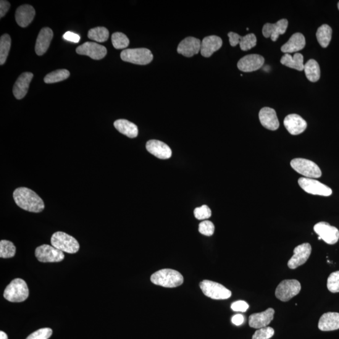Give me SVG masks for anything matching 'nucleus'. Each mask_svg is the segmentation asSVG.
Returning <instances> with one entry per match:
<instances>
[{"label": "nucleus", "instance_id": "nucleus-37", "mask_svg": "<svg viewBox=\"0 0 339 339\" xmlns=\"http://www.w3.org/2000/svg\"><path fill=\"white\" fill-rule=\"evenodd\" d=\"M328 290L332 293L339 292V271L331 273L327 280Z\"/></svg>", "mask_w": 339, "mask_h": 339}, {"label": "nucleus", "instance_id": "nucleus-31", "mask_svg": "<svg viewBox=\"0 0 339 339\" xmlns=\"http://www.w3.org/2000/svg\"><path fill=\"white\" fill-rule=\"evenodd\" d=\"M109 33L106 28L98 27L91 29L88 31V38L98 43H104L109 38Z\"/></svg>", "mask_w": 339, "mask_h": 339}, {"label": "nucleus", "instance_id": "nucleus-5", "mask_svg": "<svg viewBox=\"0 0 339 339\" xmlns=\"http://www.w3.org/2000/svg\"><path fill=\"white\" fill-rule=\"evenodd\" d=\"M123 61L134 64L146 65L154 59L153 54L149 49L145 48L125 49L121 53Z\"/></svg>", "mask_w": 339, "mask_h": 339}, {"label": "nucleus", "instance_id": "nucleus-16", "mask_svg": "<svg viewBox=\"0 0 339 339\" xmlns=\"http://www.w3.org/2000/svg\"><path fill=\"white\" fill-rule=\"evenodd\" d=\"M201 43L202 42L198 39L189 36L178 45V53L186 57H193L201 51Z\"/></svg>", "mask_w": 339, "mask_h": 339}, {"label": "nucleus", "instance_id": "nucleus-4", "mask_svg": "<svg viewBox=\"0 0 339 339\" xmlns=\"http://www.w3.org/2000/svg\"><path fill=\"white\" fill-rule=\"evenodd\" d=\"M51 244L54 248L69 254L77 253L80 248V244L74 238L60 231L52 235Z\"/></svg>", "mask_w": 339, "mask_h": 339}, {"label": "nucleus", "instance_id": "nucleus-33", "mask_svg": "<svg viewBox=\"0 0 339 339\" xmlns=\"http://www.w3.org/2000/svg\"><path fill=\"white\" fill-rule=\"evenodd\" d=\"M70 72L66 69H59L48 73L44 78V82L52 84L67 80L69 77Z\"/></svg>", "mask_w": 339, "mask_h": 339}, {"label": "nucleus", "instance_id": "nucleus-24", "mask_svg": "<svg viewBox=\"0 0 339 339\" xmlns=\"http://www.w3.org/2000/svg\"><path fill=\"white\" fill-rule=\"evenodd\" d=\"M222 46V39L219 36L211 35L206 36L201 43V53L202 56L209 57Z\"/></svg>", "mask_w": 339, "mask_h": 339}, {"label": "nucleus", "instance_id": "nucleus-26", "mask_svg": "<svg viewBox=\"0 0 339 339\" xmlns=\"http://www.w3.org/2000/svg\"><path fill=\"white\" fill-rule=\"evenodd\" d=\"M318 327L322 331H332L339 329V314L328 312L322 315Z\"/></svg>", "mask_w": 339, "mask_h": 339}, {"label": "nucleus", "instance_id": "nucleus-29", "mask_svg": "<svg viewBox=\"0 0 339 339\" xmlns=\"http://www.w3.org/2000/svg\"><path fill=\"white\" fill-rule=\"evenodd\" d=\"M304 70L307 79L311 82H317L320 80V69L316 60L314 59L309 60L304 65Z\"/></svg>", "mask_w": 339, "mask_h": 339}, {"label": "nucleus", "instance_id": "nucleus-9", "mask_svg": "<svg viewBox=\"0 0 339 339\" xmlns=\"http://www.w3.org/2000/svg\"><path fill=\"white\" fill-rule=\"evenodd\" d=\"M299 186L304 191L312 195L328 197L332 195V190L329 186L319 181L306 177L299 178L298 181Z\"/></svg>", "mask_w": 339, "mask_h": 339}, {"label": "nucleus", "instance_id": "nucleus-44", "mask_svg": "<svg viewBox=\"0 0 339 339\" xmlns=\"http://www.w3.org/2000/svg\"><path fill=\"white\" fill-rule=\"evenodd\" d=\"M229 38H230V43L231 46L235 47L240 44L242 36L239 34L234 32L228 33Z\"/></svg>", "mask_w": 339, "mask_h": 339}, {"label": "nucleus", "instance_id": "nucleus-15", "mask_svg": "<svg viewBox=\"0 0 339 339\" xmlns=\"http://www.w3.org/2000/svg\"><path fill=\"white\" fill-rule=\"evenodd\" d=\"M284 125L289 133L292 135H298L304 132L307 127V123L300 116L291 114L284 120Z\"/></svg>", "mask_w": 339, "mask_h": 339}, {"label": "nucleus", "instance_id": "nucleus-12", "mask_svg": "<svg viewBox=\"0 0 339 339\" xmlns=\"http://www.w3.org/2000/svg\"><path fill=\"white\" fill-rule=\"evenodd\" d=\"M293 253V256L288 262V267L291 270L306 263L312 253L311 245L309 243L300 244L294 249Z\"/></svg>", "mask_w": 339, "mask_h": 339}, {"label": "nucleus", "instance_id": "nucleus-20", "mask_svg": "<svg viewBox=\"0 0 339 339\" xmlns=\"http://www.w3.org/2000/svg\"><path fill=\"white\" fill-rule=\"evenodd\" d=\"M147 151L160 159H169L172 156V150L166 143L161 141L152 140L147 142Z\"/></svg>", "mask_w": 339, "mask_h": 339}, {"label": "nucleus", "instance_id": "nucleus-6", "mask_svg": "<svg viewBox=\"0 0 339 339\" xmlns=\"http://www.w3.org/2000/svg\"><path fill=\"white\" fill-rule=\"evenodd\" d=\"M290 165L296 172L306 178H317L322 176L319 167L311 160L298 158L291 160Z\"/></svg>", "mask_w": 339, "mask_h": 339}, {"label": "nucleus", "instance_id": "nucleus-48", "mask_svg": "<svg viewBox=\"0 0 339 339\" xmlns=\"http://www.w3.org/2000/svg\"><path fill=\"white\" fill-rule=\"evenodd\" d=\"M337 6H338V10H339V2L338 3Z\"/></svg>", "mask_w": 339, "mask_h": 339}, {"label": "nucleus", "instance_id": "nucleus-32", "mask_svg": "<svg viewBox=\"0 0 339 339\" xmlns=\"http://www.w3.org/2000/svg\"><path fill=\"white\" fill-rule=\"evenodd\" d=\"M11 47V37L9 34H4L0 39V64L4 65L9 56Z\"/></svg>", "mask_w": 339, "mask_h": 339}, {"label": "nucleus", "instance_id": "nucleus-7", "mask_svg": "<svg viewBox=\"0 0 339 339\" xmlns=\"http://www.w3.org/2000/svg\"><path fill=\"white\" fill-rule=\"evenodd\" d=\"M202 292L205 295L214 299L230 298L232 295L231 291L221 284L210 280H204L200 283Z\"/></svg>", "mask_w": 339, "mask_h": 339}, {"label": "nucleus", "instance_id": "nucleus-43", "mask_svg": "<svg viewBox=\"0 0 339 339\" xmlns=\"http://www.w3.org/2000/svg\"><path fill=\"white\" fill-rule=\"evenodd\" d=\"M63 38L67 41L71 42L73 43H78L80 41V36L75 33L71 32V31H67L64 34Z\"/></svg>", "mask_w": 339, "mask_h": 339}, {"label": "nucleus", "instance_id": "nucleus-2", "mask_svg": "<svg viewBox=\"0 0 339 339\" xmlns=\"http://www.w3.org/2000/svg\"><path fill=\"white\" fill-rule=\"evenodd\" d=\"M151 282L155 285L166 288H175L183 283V276L177 271L163 269L152 275Z\"/></svg>", "mask_w": 339, "mask_h": 339}, {"label": "nucleus", "instance_id": "nucleus-42", "mask_svg": "<svg viewBox=\"0 0 339 339\" xmlns=\"http://www.w3.org/2000/svg\"><path fill=\"white\" fill-rule=\"evenodd\" d=\"M231 307L233 311L245 312L249 309V305L246 302L240 300L234 302Z\"/></svg>", "mask_w": 339, "mask_h": 339}, {"label": "nucleus", "instance_id": "nucleus-10", "mask_svg": "<svg viewBox=\"0 0 339 339\" xmlns=\"http://www.w3.org/2000/svg\"><path fill=\"white\" fill-rule=\"evenodd\" d=\"M35 254L39 261L43 262H60L64 259L62 251L48 244H43L36 248Z\"/></svg>", "mask_w": 339, "mask_h": 339}, {"label": "nucleus", "instance_id": "nucleus-19", "mask_svg": "<svg viewBox=\"0 0 339 339\" xmlns=\"http://www.w3.org/2000/svg\"><path fill=\"white\" fill-rule=\"evenodd\" d=\"M259 118L261 125L268 130L275 131L279 128L280 123L275 109L269 107H263L260 110Z\"/></svg>", "mask_w": 339, "mask_h": 339}, {"label": "nucleus", "instance_id": "nucleus-34", "mask_svg": "<svg viewBox=\"0 0 339 339\" xmlns=\"http://www.w3.org/2000/svg\"><path fill=\"white\" fill-rule=\"evenodd\" d=\"M16 253V248L14 243L7 240L0 241V257L2 258H10Z\"/></svg>", "mask_w": 339, "mask_h": 339}, {"label": "nucleus", "instance_id": "nucleus-22", "mask_svg": "<svg viewBox=\"0 0 339 339\" xmlns=\"http://www.w3.org/2000/svg\"><path fill=\"white\" fill-rule=\"evenodd\" d=\"M35 15V10L29 5H22L18 8L15 14L17 24L21 27H27L32 22Z\"/></svg>", "mask_w": 339, "mask_h": 339}, {"label": "nucleus", "instance_id": "nucleus-14", "mask_svg": "<svg viewBox=\"0 0 339 339\" xmlns=\"http://www.w3.org/2000/svg\"><path fill=\"white\" fill-rule=\"evenodd\" d=\"M264 63L263 57L258 54H250L239 60L238 67L243 72H251L259 69L264 65Z\"/></svg>", "mask_w": 339, "mask_h": 339}, {"label": "nucleus", "instance_id": "nucleus-17", "mask_svg": "<svg viewBox=\"0 0 339 339\" xmlns=\"http://www.w3.org/2000/svg\"><path fill=\"white\" fill-rule=\"evenodd\" d=\"M274 314L275 310L272 308L261 313L252 314L249 318V325L256 329L267 327L272 321Z\"/></svg>", "mask_w": 339, "mask_h": 339}, {"label": "nucleus", "instance_id": "nucleus-45", "mask_svg": "<svg viewBox=\"0 0 339 339\" xmlns=\"http://www.w3.org/2000/svg\"><path fill=\"white\" fill-rule=\"evenodd\" d=\"M10 8V4L9 2L2 0L0 2V17L3 18L7 14Z\"/></svg>", "mask_w": 339, "mask_h": 339}, {"label": "nucleus", "instance_id": "nucleus-25", "mask_svg": "<svg viewBox=\"0 0 339 339\" xmlns=\"http://www.w3.org/2000/svg\"><path fill=\"white\" fill-rule=\"evenodd\" d=\"M306 39L303 34L295 33L291 36L287 43L283 45L281 51L285 54L293 53L301 51L306 46Z\"/></svg>", "mask_w": 339, "mask_h": 339}, {"label": "nucleus", "instance_id": "nucleus-18", "mask_svg": "<svg viewBox=\"0 0 339 339\" xmlns=\"http://www.w3.org/2000/svg\"><path fill=\"white\" fill-rule=\"evenodd\" d=\"M288 25V20L282 19L276 23H266L262 28V34L265 37H271L272 41H277L280 35L285 33Z\"/></svg>", "mask_w": 339, "mask_h": 339}, {"label": "nucleus", "instance_id": "nucleus-46", "mask_svg": "<svg viewBox=\"0 0 339 339\" xmlns=\"http://www.w3.org/2000/svg\"><path fill=\"white\" fill-rule=\"evenodd\" d=\"M231 321H232L233 324L237 326L241 325L243 324L244 318L243 315L241 314L235 315L232 317Z\"/></svg>", "mask_w": 339, "mask_h": 339}, {"label": "nucleus", "instance_id": "nucleus-1", "mask_svg": "<svg viewBox=\"0 0 339 339\" xmlns=\"http://www.w3.org/2000/svg\"><path fill=\"white\" fill-rule=\"evenodd\" d=\"M13 196L16 204L25 211L39 213L45 208L43 200L30 189L20 187L15 189Z\"/></svg>", "mask_w": 339, "mask_h": 339}, {"label": "nucleus", "instance_id": "nucleus-21", "mask_svg": "<svg viewBox=\"0 0 339 339\" xmlns=\"http://www.w3.org/2000/svg\"><path fill=\"white\" fill-rule=\"evenodd\" d=\"M33 78V74L31 72H24L19 76L13 88V93L16 99H22L24 98Z\"/></svg>", "mask_w": 339, "mask_h": 339}, {"label": "nucleus", "instance_id": "nucleus-47", "mask_svg": "<svg viewBox=\"0 0 339 339\" xmlns=\"http://www.w3.org/2000/svg\"><path fill=\"white\" fill-rule=\"evenodd\" d=\"M0 339H9V338H8V335H7V333H5L4 332H3V331H1V332H0Z\"/></svg>", "mask_w": 339, "mask_h": 339}, {"label": "nucleus", "instance_id": "nucleus-28", "mask_svg": "<svg viewBox=\"0 0 339 339\" xmlns=\"http://www.w3.org/2000/svg\"><path fill=\"white\" fill-rule=\"evenodd\" d=\"M281 63L285 66L299 71L304 70V56L299 53L294 54L293 57L290 54H285L280 60Z\"/></svg>", "mask_w": 339, "mask_h": 339}, {"label": "nucleus", "instance_id": "nucleus-30", "mask_svg": "<svg viewBox=\"0 0 339 339\" xmlns=\"http://www.w3.org/2000/svg\"><path fill=\"white\" fill-rule=\"evenodd\" d=\"M332 30L329 25L324 24L318 28L316 36L318 42L323 48H327L332 39Z\"/></svg>", "mask_w": 339, "mask_h": 339}, {"label": "nucleus", "instance_id": "nucleus-36", "mask_svg": "<svg viewBox=\"0 0 339 339\" xmlns=\"http://www.w3.org/2000/svg\"><path fill=\"white\" fill-rule=\"evenodd\" d=\"M257 39L254 33H249L242 36L240 46L242 51H247L256 46Z\"/></svg>", "mask_w": 339, "mask_h": 339}, {"label": "nucleus", "instance_id": "nucleus-23", "mask_svg": "<svg viewBox=\"0 0 339 339\" xmlns=\"http://www.w3.org/2000/svg\"><path fill=\"white\" fill-rule=\"evenodd\" d=\"M53 35V31L51 28L45 27L42 29L35 44V52L38 56H43L46 53L51 44Z\"/></svg>", "mask_w": 339, "mask_h": 339}, {"label": "nucleus", "instance_id": "nucleus-11", "mask_svg": "<svg viewBox=\"0 0 339 339\" xmlns=\"http://www.w3.org/2000/svg\"><path fill=\"white\" fill-rule=\"evenodd\" d=\"M315 232L328 244L337 243L339 240V231L337 228L326 222H320L314 225Z\"/></svg>", "mask_w": 339, "mask_h": 339}, {"label": "nucleus", "instance_id": "nucleus-35", "mask_svg": "<svg viewBox=\"0 0 339 339\" xmlns=\"http://www.w3.org/2000/svg\"><path fill=\"white\" fill-rule=\"evenodd\" d=\"M112 46L117 49H123L127 48L130 44L127 36L124 33L121 32H115L111 36Z\"/></svg>", "mask_w": 339, "mask_h": 339}, {"label": "nucleus", "instance_id": "nucleus-40", "mask_svg": "<svg viewBox=\"0 0 339 339\" xmlns=\"http://www.w3.org/2000/svg\"><path fill=\"white\" fill-rule=\"evenodd\" d=\"M215 226L211 221L204 220L200 223L199 225V231L202 235L211 236L214 233Z\"/></svg>", "mask_w": 339, "mask_h": 339}, {"label": "nucleus", "instance_id": "nucleus-38", "mask_svg": "<svg viewBox=\"0 0 339 339\" xmlns=\"http://www.w3.org/2000/svg\"><path fill=\"white\" fill-rule=\"evenodd\" d=\"M274 333L275 330L272 327L261 328L255 332L252 339H269L273 337Z\"/></svg>", "mask_w": 339, "mask_h": 339}, {"label": "nucleus", "instance_id": "nucleus-3", "mask_svg": "<svg viewBox=\"0 0 339 339\" xmlns=\"http://www.w3.org/2000/svg\"><path fill=\"white\" fill-rule=\"evenodd\" d=\"M29 290L27 283L20 278L12 281L5 288L4 298L11 302H22L27 299Z\"/></svg>", "mask_w": 339, "mask_h": 339}, {"label": "nucleus", "instance_id": "nucleus-41", "mask_svg": "<svg viewBox=\"0 0 339 339\" xmlns=\"http://www.w3.org/2000/svg\"><path fill=\"white\" fill-rule=\"evenodd\" d=\"M52 334V330L50 328H41L31 333L26 339H49Z\"/></svg>", "mask_w": 339, "mask_h": 339}, {"label": "nucleus", "instance_id": "nucleus-39", "mask_svg": "<svg viewBox=\"0 0 339 339\" xmlns=\"http://www.w3.org/2000/svg\"><path fill=\"white\" fill-rule=\"evenodd\" d=\"M194 215L198 220H204L211 217L212 212L211 209L206 205H204L200 207H197L194 210Z\"/></svg>", "mask_w": 339, "mask_h": 339}, {"label": "nucleus", "instance_id": "nucleus-8", "mask_svg": "<svg viewBox=\"0 0 339 339\" xmlns=\"http://www.w3.org/2000/svg\"><path fill=\"white\" fill-rule=\"evenodd\" d=\"M301 284L296 280L282 281L277 286L275 295L282 302H288L298 295L301 291Z\"/></svg>", "mask_w": 339, "mask_h": 339}, {"label": "nucleus", "instance_id": "nucleus-13", "mask_svg": "<svg viewBox=\"0 0 339 339\" xmlns=\"http://www.w3.org/2000/svg\"><path fill=\"white\" fill-rule=\"evenodd\" d=\"M78 54L91 57L94 60H101L106 56L107 49L98 43L87 42L76 49Z\"/></svg>", "mask_w": 339, "mask_h": 339}, {"label": "nucleus", "instance_id": "nucleus-27", "mask_svg": "<svg viewBox=\"0 0 339 339\" xmlns=\"http://www.w3.org/2000/svg\"><path fill=\"white\" fill-rule=\"evenodd\" d=\"M116 129L121 133L130 138H136L138 135V128L134 123L127 120H118L114 123Z\"/></svg>", "mask_w": 339, "mask_h": 339}]
</instances>
